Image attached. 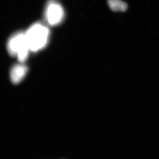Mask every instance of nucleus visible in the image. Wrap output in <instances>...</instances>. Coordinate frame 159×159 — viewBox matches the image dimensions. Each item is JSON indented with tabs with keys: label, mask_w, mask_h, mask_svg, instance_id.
<instances>
[{
	"label": "nucleus",
	"mask_w": 159,
	"mask_h": 159,
	"mask_svg": "<svg viewBox=\"0 0 159 159\" xmlns=\"http://www.w3.org/2000/svg\"><path fill=\"white\" fill-rule=\"evenodd\" d=\"M25 33L30 51L33 52L43 48L48 42L49 29L41 23L32 25Z\"/></svg>",
	"instance_id": "obj_1"
},
{
	"label": "nucleus",
	"mask_w": 159,
	"mask_h": 159,
	"mask_svg": "<svg viewBox=\"0 0 159 159\" xmlns=\"http://www.w3.org/2000/svg\"><path fill=\"white\" fill-rule=\"evenodd\" d=\"M7 50L11 56L17 57L20 62L25 61L30 51L25 33L18 32L11 36L7 43Z\"/></svg>",
	"instance_id": "obj_2"
},
{
	"label": "nucleus",
	"mask_w": 159,
	"mask_h": 159,
	"mask_svg": "<svg viewBox=\"0 0 159 159\" xmlns=\"http://www.w3.org/2000/svg\"><path fill=\"white\" fill-rule=\"evenodd\" d=\"M45 17L47 22L51 25H59L64 17V11L62 6L56 1L50 0L46 6Z\"/></svg>",
	"instance_id": "obj_3"
},
{
	"label": "nucleus",
	"mask_w": 159,
	"mask_h": 159,
	"mask_svg": "<svg viewBox=\"0 0 159 159\" xmlns=\"http://www.w3.org/2000/svg\"><path fill=\"white\" fill-rule=\"evenodd\" d=\"M28 68L22 64L15 65L10 72V79L14 84H18L25 78L28 72Z\"/></svg>",
	"instance_id": "obj_4"
},
{
	"label": "nucleus",
	"mask_w": 159,
	"mask_h": 159,
	"mask_svg": "<svg viewBox=\"0 0 159 159\" xmlns=\"http://www.w3.org/2000/svg\"><path fill=\"white\" fill-rule=\"evenodd\" d=\"M108 5L111 10L115 11H125L128 9V6L121 0H108Z\"/></svg>",
	"instance_id": "obj_5"
}]
</instances>
